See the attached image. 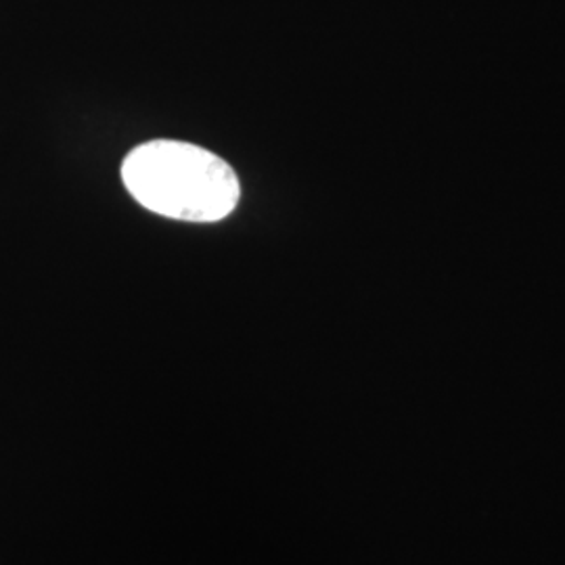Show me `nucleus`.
<instances>
[{
	"label": "nucleus",
	"mask_w": 565,
	"mask_h": 565,
	"mask_svg": "<svg viewBox=\"0 0 565 565\" xmlns=\"http://www.w3.org/2000/svg\"><path fill=\"white\" fill-rule=\"evenodd\" d=\"M121 181L149 212L186 223H218L242 195L235 170L191 142H142L121 163Z\"/></svg>",
	"instance_id": "1"
}]
</instances>
